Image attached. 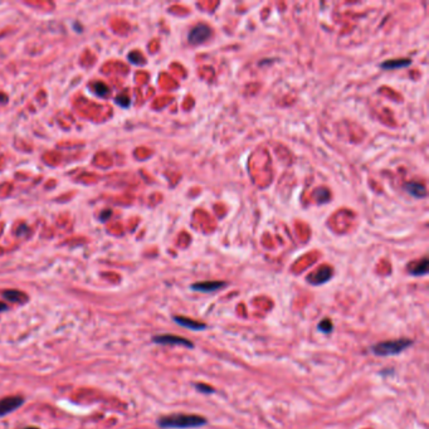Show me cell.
<instances>
[{
	"label": "cell",
	"instance_id": "1",
	"mask_svg": "<svg viewBox=\"0 0 429 429\" xmlns=\"http://www.w3.org/2000/svg\"><path fill=\"white\" fill-rule=\"evenodd\" d=\"M208 422L204 417L194 414H173L159 419L157 424L162 429H186L199 428L205 426Z\"/></svg>",
	"mask_w": 429,
	"mask_h": 429
},
{
	"label": "cell",
	"instance_id": "2",
	"mask_svg": "<svg viewBox=\"0 0 429 429\" xmlns=\"http://www.w3.org/2000/svg\"><path fill=\"white\" fill-rule=\"evenodd\" d=\"M413 341L409 339H399V340L384 341L372 346V351L378 356H393L403 353L409 348Z\"/></svg>",
	"mask_w": 429,
	"mask_h": 429
},
{
	"label": "cell",
	"instance_id": "3",
	"mask_svg": "<svg viewBox=\"0 0 429 429\" xmlns=\"http://www.w3.org/2000/svg\"><path fill=\"white\" fill-rule=\"evenodd\" d=\"M212 35V28L207 24H198L190 30L188 35V40L190 44H202L207 42Z\"/></svg>",
	"mask_w": 429,
	"mask_h": 429
},
{
	"label": "cell",
	"instance_id": "4",
	"mask_svg": "<svg viewBox=\"0 0 429 429\" xmlns=\"http://www.w3.org/2000/svg\"><path fill=\"white\" fill-rule=\"evenodd\" d=\"M152 341L155 344H161V345H183L189 349L194 348V344L191 341L175 335H157L152 338Z\"/></svg>",
	"mask_w": 429,
	"mask_h": 429
},
{
	"label": "cell",
	"instance_id": "5",
	"mask_svg": "<svg viewBox=\"0 0 429 429\" xmlns=\"http://www.w3.org/2000/svg\"><path fill=\"white\" fill-rule=\"evenodd\" d=\"M23 403L24 399L21 397H5L0 401V417L16 411Z\"/></svg>",
	"mask_w": 429,
	"mask_h": 429
},
{
	"label": "cell",
	"instance_id": "6",
	"mask_svg": "<svg viewBox=\"0 0 429 429\" xmlns=\"http://www.w3.org/2000/svg\"><path fill=\"white\" fill-rule=\"evenodd\" d=\"M331 277H333V270H331L330 267H327V266H324V267L320 268L319 271H316V272L312 273L311 276H309V277H307V281H309L311 285L319 286V285H324V283L327 282Z\"/></svg>",
	"mask_w": 429,
	"mask_h": 429
},
{
	"label": "cell",
	"instance_id": "7",
	"mask_svg": "<svg viewBox=\"0 0 429 429\" xmlns=\"http://www.w3.org/2000/svg\"><path fill=\"white\" fill-rule=\"evenodd\" d=\"M225 285L227 283L222 282V281H205V282H198L191 285V290L198 291V292L209 293L225 287Z\"/></svg>",
	"mask_w": 429,
	"mask_h": 429
},
{
	"label": "cell",
	"instance_id": "8",
	"mask_svg": "<svg viewBox=\"0 0 429 429\" xmlns=\"http://www.w3.org/2000/svg\"><path fill=\"white\" fill-rule=\"evenodd\" d=\"M174 321L176 322L180 326L186 327L189 330H195V331H203V330L207 329V325L202 324V322L194 321V320L188 319V317H181V316H175L174 317Z\"/></svg>",
	"mask_w": 429,
	"mask_h": 429
},
{
	"label": "cell",
	"instance_id": "9",
	"mask_svg": "<svg viewBox=\"0 0 429 429\" xmlns=\"http://www.w3.org/2000/svg\"><path fill=\"white\" fill-rule=\"evenodd\" d=\"M404 189H406V191L408 194H411L412 196H414V198H418V199H422V198H424L426 196V188H424L423 184L421 183H414V181H411V183H407L406 185H404Z\"/></svg>",
	"mask_w": 429,
	"mask_h": 429
},
{
	"label": "cell",
	"instance_id": "10",
	"mask_svg": "<svg viewBox=\"0 0 429 429\" xmlns=\"http://www.w3.org/2000/svg\"><path fill=\"white\" fill-rule=\"evenodd\" d=\"M412 64V60L408 58H403V59H390L385 60L382 63V68L384 69H395V68H404Z\"/></svg>",
	"mask_w": 429,
	"mask_h": 429
},
{
	"label": "cell",
	"instance_id": "11",
	"mask_svg": "<svg viewBox=\"0 0 429 429\" xmlns=\"http://www.w3.org/2000/svg\"><path fill=\"white\" fill-rule=\"evenodd\" d=\"M3 296L5 297L6 300H9V301L11 302H23L26 300V296L24 295V293H21L20 291H15V290H9V291H4Z\"/></svg>",
	"mask_w": 429,
	"mask_h": 429
},
{
	"label": "cell",
	"instance_id": "12",
	"mask_svg": "<svg viewBox=\"0 0 429 429\" xmlns=\"http://www.w3.org/2000/svg\"><path fill=\"white\" fill-rule=\"evenodd\" d=\"M427 272H428V261H427V258H424L419 265H417L413 270H411V273L413 276H424L427 275Z\"/></svg>",
	"mask_w": 429,
	"mask_h": 429
},
{
	"label": "cell",
	"instance_id": "13",
	"mask_svg": "<svg viewBox=\"0 0 429 429\" xmlns=\"http://www.w3.org/2000/svg\"><path fill=\"white\" fill-rule=\"evenodd\" d=\"M317 327H319V330L321 331V333L329 334V333H331V331H333V322L330 321L329 319H325V320H322L321 322H320L319 326Z\"/></svg>",
	"mask_w": 429,
	"mask_h": 429
},
{
	"label": "cell",
	"instance_id": "14",
	"mask_svg": "<svg viewBox=\"0 0 429 429\" xmlns=\"http://www.w3.org/2000/svg\"><path fill=\"white\" fill-rule=\"evenodd\" d=\"M195 387H196V389L199 390V392L205 393V394H208V393H209V394H212V393H214V392H215L214 389H212V387H208V385L195 384Z\"/></svg>",
	"mask_w": 429,
	"mask_h": 429
},
{
	"label": "cell",
	"instance_id": "15",
	"mask_svg": "<svg viewBox=\"0 0 429 429\" xmlns=\"http://www.w3.org/2000/svg\"><path fill=\"white\" fill-rule=\"evenodd\" d=\"M6 310H8V306L0 302V311H6Z\"/></svg>",
	"mask_w": 429,
	"mask_h": 429
},
{
	"label": "cell",
	"instance_id": "16",
	"mask_svg": "<svg viewBox=\"0 0 429 429\" xmlns=\"http://www.w3.org/2000/svg\"><path fill=\"white\" fill-rule=\"evenodd\" d=\"M24 429H38L37 427H26V428H24Z\"/></svg>",
	"mask_w": 429,
	"mask_h": 429
}]
</instances>
